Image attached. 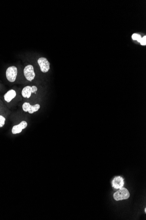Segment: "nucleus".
<instances>
[{"label":"nucleus","instance_id":"20e7f679","mask_svg":"<svg viewBox=\"0 0 146 220\" xmlns=\"http://www.w3.org/2000/svg\"><path fill=\"white\" fill-rule=\"evenodd\" d=\"M38 63L43 73H47L50 69V63L46 58L41 57L39 59Z\"/></svg>","mask_w":146,"mask_h":220},{"label":"nucleus","instance_id":"7ed1b4c3","mask_svg":"<svg viewBox=\"0 0 146 220\" xmlns=\"http://www.w3.org/2000/svg\"><path fill=\"white\" fill-rule=\"evenodd\" d=\"M24 74L25 78L28 80L32 81L33 80L36 76L33 66L31 65L26 66L24 69Z\"/></svg>","mask_w":146,"mask_h":220},{"label":"nucleus","instance_id":"f03ea898","mask_svg":"<svg viewBox=\"0 0 146 220\" xmlns=\"http://www.w3.org/2000/svg\"><path fill=\"white\" fill-rule=\"evenodd\" d=\"M18 74L17 68L15 66L9 67L7 69L6 76L7 80L10 82H14L16 79Z\"/></svg>","mask_w":146,"mask_h":220},{"label":"nucleus","instance_id":"9b49d317","mask_svg":"<svg viewBox=\"0 0 146 220\" xmlns=\"http://www.w3.org/2000/svg\"><path fill=\"white\" fill-rule=\"evenodd\" d=\"M5 121V118L2 116L0 115V127L4 126Z\"/></svg>","mask_w":146,"mask_h":220},{"label":"nucleus","instance_id":"ddd939ff","mask_svg":"<svg viewBox=\"0 0 146 220\" xmlns=\"http://www.w3.org/2000/svg\"><path fill=\"white\" fill-rule=\"evenodd\" d=\"M32 93H36L37 91V88L35 86H32Z\"/></svg>","mask_w":146,"mask_h":220},{"label":"nucleus","instance_id":"9d476101","mask_svg":"<svg viewBox=\"0 0 146 220\" xmlns=\"http://www.w3.org/2000/svg\"><path fill=\"white\" fill-rule=\"evenodd\" d=\"M132 39H133V40H137V41H138L139 42H141V40L142 39V37H141V35L137 34V33H134V34H133V35H132Z\"/></svg>","mask_w":146,"mask_h":220},{"label":"nucleus","instance_id":"f257e3e1","mask_svg":"<svg viewBox=\"0 0 146 220\" xmlns=\"http://www.w3.org/2000/svg\"><path fill=\"white\" fill-rule=\"evenodd\" d=\"M130 194L127 189L125 188H121L119 190L114 193L113 195L114 199L116 201L126 200L130 197Z\"/></svg>","mask_w":146,"mask_h":220},{"label":"nucleus","instance_id":"6e6552de","mask_svg":"<svg viewBox=\"0 0 146 220\" xmlns=\"http://www.w3.org/2000/svg\"><path fill=\"white\" fill-rule=\"evenodd\" d=\"M16 91L14 90H11L5 94L4 95V99L7 102H9L16 97Z\"/></svg>","mask_w":146,"mask_h":220},{"label":"nucleus","instance_id":"39448f33","mask_svg":"<svg viewBox=\"0 0 146 220\" xmlns=\"http://www.w3.org/2000/svg\"><path fill=\"white\" fill-rule=\"evenodd\" d=\"M40 105L39 104H36L33 106H31L28 102H25L22 105L23 111L27 112H28L30 114H32L34 112L38 111L40 109Z\"/></svg>","mask_w":146,"mask_h":220},{"label":"nucleus","instance_id":"1a4fd4ad","mask_svg":"<svg viewBox=\"0 0 146 220\" xmlns=\"http://www.w3.org/2000/svg\"><path fill=\"white\" fill-rule=\"evenodd\" d=\"M31 94H32V88L29 86H27L23 88L22 91V94L24 98L28 99L31 96Z\"/></svg>","mask_w":146,"mask_h":220},{"label":"nucleus","instance_id":"0eeeda50","mask_svg":"<svg viewBox=\"0 0 146 220\" xmlns=\"http://www.w3.org/2000/svg\"><path fill=\"white\" fill-rule=\"evenodd\" d=\"M27 126V123L25 121H22L18 125H15L12 129V133L13 134L19 133L22 131L23 129H25Z\"/></svg>","mask_w":146,"mask_h":220},{"label":"nucleus","instance_id":"4468645a","mask_svg":"<svg viewBox=\"0 0 146 220\" xmlns=\"http://www.w3.org/2000/svg\"><path fill=\"white\" fill-rule=\"evenodd\" d=\"M145 212H146V208H145Z\"/></svg>","mask_w":146,"mask_h":220},{"label":"nucleus","instance_id":"f8f14e48","mask_svg":"<svg viewBox=\"0 0 146 220\" xmlns=\"http://www.w3.org/2000/svg\"><path fill=\"white\" fill-rule=\"evenodd\" d=\"M141 44L142 45H146V36H144L142 38L141 42Z\"/></svg>","mask_w":146,"mask_h":220},{"label":"nucleus","instance_id":"423d86ee","mask_svg":"<svg viewBox=\"0 0 146 220\" xmlns=\"http://www.w3.org/2000/svg\"><path fill=\"white\" fill-rule=\"evenodd\" d=\"M112 186L115 189H120L124 186V179L120 176H117L114 178L112 180Z\"/></svg>","mask_w":146,"mask_h":220}]
</instances>
